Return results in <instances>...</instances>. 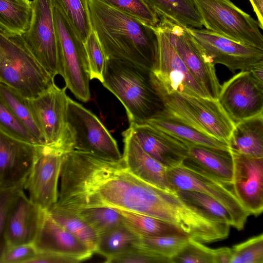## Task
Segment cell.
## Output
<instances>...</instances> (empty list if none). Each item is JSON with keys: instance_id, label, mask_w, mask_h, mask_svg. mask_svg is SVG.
Here are the masks:
<instances>
[{"instance_id": "36", "label": "cell", "mask_w": 263, "mask_h": 263, "mask_svg": "<svg viewBox=\"0 0 263 263\" xmlns=\"http://www.w3.org/2000/svg\"><path fill=\"white\" fill-rule=\"evenodd\" d=\"M87 54L90 80L103 81L107 57L95 32L92 30L84 42Z\"/></svg>"}, {"instance_id": "39", "label": "cell", "mask_w": 263, "mask_h": 263, "mask_svg": "<svg viewBox=\"0 0 263 263\" xmlns=\"http://www.w3.org/2000/svg\"><path fill=\"white\" fill-rule=\"evenodd\" d=\"M171 263H213V249L201 242L189 238L178 252L171 258Z\"/></svg>"}, {"instance_id": "27", "label": "cell", "mask_w": 263, "mask_h": 263, "mask_svg": "<svg viewBox=\"0 0 263 263\" xmlns=\"http://www.w3.org/2000/svg\"><path fill=\"white\" fill-rule=\"evenodd\" d=\"M33 15L32 2L29 0H0V28L22 35L30 26Z\"/></svg>"}, {"instance_id": "20", "label": "cell", "mask_w": 263, "mask_h": 263, "mask_svg": "<svg viewBox=\"0 0 263 263\" xmlns=\"http://www.w3.org/2000/svg\"><path fill=\"white\" fill-rule=\"evenodd\" d=\"M33 243L37 252L61 254L81 262L93 254L84 243L55 221L47 211Z\"/></svg>"}, {"instance_id": "8", "label": "cell", "mask_w": 263, "mask_h": 263, "mask_svg": "<svg viewBox=\"0 0 263 263\" xmlns=\"http://www.w3.org/2000/svg\"><path fill=\"white\" fill-rule=\"evenodd\" d=\"M66 126L71 136L73 151L114 160L122 158L116 141L99 118L69 98Z\"/></svg>"}, {"instance_id": "30", "label": "cell", "mask_w": 263, "mask_h": 263, "mask_svg": "<svg viewBox=\"0 0 263 263\" xmlns=\"http://www.w3.org/2000/svg\"><path fill=\"white\" fill-rule=\"evenodd\" d=\"M47 212L55 221L95 253L99 237L91 227L78 214L53 207Z\"/></svg>"}, {"instance_id": "35", "label": "cell", "mask_w": 263, "mask_h": 263, "mask_svg": "<svg viewBox=\"0 0 263 263\" xmlns=\"http://www.w3.org/2000/svg\"><path fill=\"white\" fill-rule=\"evenodd\" d=\"M147 25L155 27L160 19L145 0H99Z\"/></svg>"}, {"instance_id": "3", "label": "cell", "mask_w": 263, "mask_h": 263, "mask_svg": "<svg viewBox=\"0 0 263 263\" xmlns=\"http://www.w3.org/2000/svg\"><path fill=\"white\" fill-rule=\"evenodd\" d=\"M54 78L34 57L22 35L0 28V83L31 99L53 86Z\"/></svg>"}, {"instance_id": "14", "label": "cell", "mask_w": 263, "mask_h": 263, "mask_svg": "<svg viewBox=\"0 0 263 263\" xmlns=\"http://www.w3.org/2000/svg\"><path fill=\"white\" fill-rule=\"evenodd\" d=\"M153 28L157 38L158 51L157 67L153 72L159 83L168 90L210 98L193 77L166 33L158 24Z\"/></svg>"}, {"instance_id": "41", "label": "cell", "mask_w": 263, "mask_h": 263, "mask_svg": "<svg viewBox=\"0 0 263 263\" xmlns=\"http://www.w3.org/2000/svg\"><path fill=\"white\" fill-rule=\"evenodd\" d=\"M108 263H171L169 258L139 247L111 257Z\"/></svg>"}, {"instance_id": "44", "label": "cell", "mask_w": 263, "mask_h": 263, "mask_svg": "<svg viewBox=\"0 0 263 263\" xmlns=\"http://www.w3.org/2000/svg\"><path fill=\"white\" fill-rule=\"evenodd\" d=\"M232 249L222 247L213 249V263H231Z\"/></svg>"}, {"instance_id": "17", "label": "cell", "mask_w": 263, "mask_h": 263, "mask_svg": "<svg viewBox=\"0 0 263 263\" xmlns=\"http://www.w3.org/2000/svg\"><path fill=\"white\" fill-rule=\"evenodd\" d=\"M142 149L167 169L180 165L189 145L149 124L130 123L128 128Z\"/></svg>"}, {"instance_id": "29", "label": "cell", "mask_w": 263, "mask_h": 263, "mask_svg": "<svg viewBox=\"0 0 263 263\" xmlns=\"http://www.w3.org/2000/svg\"><path fill=\"white\" fill-rule=\"evenodd\" d=\"M140 238L123 223L99 237L95 253L103 256L106 260L134 248Z\"/></svg>"}, {"instance_id": "2", "label": "cell", "mask_w": 263, "mask_h": 263, "mask_svg": "<svg viewBox=\"0 0 263 263\" xmlns=\"http://www.w3.org/2000/svg\"><path fill=\"white\" fill-rule=\"evenodd\" d=\"M152 71L132 62L107 58L103 85L124 106L129 123L143 124L165 111Z\"/></svg>"}, {"instance_id": "33", "label": "cell", "mask_w": 263, "mask_h": 263, "mask_svg": "<svg viewBox=\"0 0 263 263\" xmlns=\"http://www.w3.org/2000/svg\"><path fill=\"white\" fill-rule=\"evenodd\" d=\"M175 192L182 200L200 208L216 220L233 227L234 222L230 213L212 197L191 190H177Z\"/></svg>"}, {"instance_id": "21", "label": "cell", "mask_w": 263, "mask_h": 263, "mask_svg": "<svg viewBox=\"0 0 263 263\" xmlns=\"http://www.w3.org/2000/svg\"><path fill=\"white\" fill-rule=\"evenodd\" d=\"M122 157L129 171L142 181L155 187L173 192L167 180V168L146 154L128 129L122 133Z\"/></svg>"}, {"instance_id": "10", "label": "cell", "mask_w": 263, "mask_h": 263, "mask_svg": "<svg viewBox=\"0 0 263 263\" xmlns=\"http://www.w3.org/2000/svg\"><path fill=\"white\" fill-rule=\"evenodd\" d=\"M66 153L51 145H39L31 170L24 184L29 199L45 211L57 202L58 181Z\"/></svg>"}, {"instance_id": "18", "label": "cell", "mask_w": 263, "mask_h": 263, "mask_svg": "<svg viewBox=\"0 0 263 263\" xmlns=\"http://www.w3.org/2000/svg\"><path fill=\"white\" fill-rule=\"evenodd\" d=\"M38 146L22 141L0 129V186L24 189Z\"/></svg>"}, {"instance_id": "31", "label": "cell", "mask_w": 263, "mask_h": 263, "mask_svg": "<svg viewBox=\"0 0 263 263\" xmlns=\"http://www.w3.org/2000/svg\"><path fill=\"white\" fill-rule=\"evenodd\" d=\"M64 13L83 42L92 31L87 0H51Z\"/></svg>"}, {"instance_id": "19", "label": "cell", "mask_w": 263, "mask_h": 263, "mask_svg": "<svg viewBox=\"0 0 263 263\" xmlns=\"http://www.w3.org/2000/svg\"><path fill=\"white\" fill-rule=\"evenodd\" d=\"M46 211L33 203L22 190L9 212L6 233L7 247L33 243Z\"/></svg>"}, {"instance_id": "38", "label": "cell", "mask_w": 263, "mask_h": 263, "mask_svg": "<svg viewBox=\"0 0 263 263\" xmlns=\"http://www.w3.org/2000/svg\"><path fill=\"white\" fill-rule=\"evenodd\" d=\"M231 263H263V234L234 246Z\"/></svg>"}, {"instance_id": "12", "label": "cell", "mask_w": 263, "mask_h": 263, "mask_svg": "<svg viewBox=\"0 0 263 263\" xmlns=\"http://www.w3.org/2000/svg\"><path fill=\"white\" fill-rule=\"evenodd\" d=\"M187 28L215 65H223L234 72L250 70L263 63L262 49L229 40L206 29Z\"/></svg>"}, {"instance_id": "46", "label": "cell", "mask_w": 263, "mask_h": 263, "mask_svg": "<svg viewBox=\"0 0 263 263\" xmlns=\"http://www.w3.org/2000/svg\"><path fill=\"white\" fill-rule=\"evenodd\" d=\"M249 71L257 80L263 83V63L255 66Z\"/></svg>"}, {"instance_id": "15", "label": "cell", "mask_w": 263, "mask_h": 263, "mask_svg": "<svg viewBox=\"0 0 263 263\" xmlns=\"http://www.w3.org/2000/svg\"><path fill=\"white\" fill-rule=\"evenodd\" d=\"M231 153L235 194L250 215L258 216L263 211V157Z\"/></svg>"}, {"instance_id": "22", "label": "cell", "mask_w": 263, "mask_h": 263, "mask_svg": "<svg viewBox=\"0 0 263 263\" xmlns=\"http://www.w3.org/2000/svg\"><path fill=\"white\" fill-rule=\"evenodd\" d=\"M228 145L232 152L263 157V112L235 124Z\"/></svg>"}, {"instance_id": "23", "label": "cell", "mask_w": 263, "mask_h": 263, "mask_svg": "<svg viewBox=\"0 0 263 263\" xmlns=\"http://www.w3.org/2000/svg\"><path fill=\"white\" fill-rule=\"evenodd\" d=\"M186 159L218 179L232 184L233 163L230 150L192 144Z\"/></svg>"}, {"instance_id": "42", "label": "cell", "mask_w": 263, "mask_h": 263, "mask_svg": "<svg viewBox=\"0 0 263 263\" xmlns=\"http://www.w3.org/2000/svg\"><path fill=\"white\" fill-rule=\"evenodd\" d=\"M37 253L33 243L7 247L0 263H29Z\"/></svg>"}, {"instance_id": "5", "label": "cell", "mask_w": 263, "mask_h": 263, "mask_svg": "<svg viewBox=\"0 0 263 263\" xmlns=\"http://www.w3.org/2000/svg\"><path fill=\"white\" fill-rule=\"evenodd\" d=\"M52 5L61 76L75 97L86 102L90 99V80L84 43L63 11Z\"/></svg>"}, {"instance_id": "34", "label": "cell", "mask_w": 263, "mask_h": 263, "mask_svg": "<svg viewBox=\"0 0 263 263\" xmlns=\"http://www.w3.org/2000/svg\"><path fill=\"white\" fill-rule=\"evenodd\" d=\"M189 238L184 235L140 237L135 247H139L171 258L186 243Z\"/></svg>"}, {"instance_id": "16", "label": "cell", "mask_w": 263, "mask_h": 263, "mask_svg": "<svg viewBox=\"0 0 263 263\" xmlns=\"http://www.w3.org/2000/svg\"><path fill=\"white\" fill-rule=\"evenodd\" d=\"M66 88L54 84L39 96L27 99L46 145L57 144L65 130L69 98Z\"/></svg>"}, {"instance_id": "24", "label": "cell", "mask_w": 263, "mask_h": 263, "mask_svg": "<svg viewBox=\"0 0 263 263\" xmlns=\"http://www.w3.org/2000/svg\"><path fill=\"white\" fill-rule=\"evenodd\" d=\"M147 123L183 141L189 146L197 144L230 150L228 143L200 132L165 110Z\"/></svg>"}, {"instance_id": "45", "label": "cell", "mask_w": 263, "mask_h": 263, "mask_svg": "<svg viewBox=\"0 0 263 263\" xmlns=\"http://www.w3.org/2000/svg\"><path fill=\"white\" fill-rule=\"evenodd\" d=\"M254 12L260 29H263V0H249Z\"/></svg>"}, {"instance_id": "25", "label": "cell", "mask_w": 263, "mask_h": 263, "mask_svg": "<svg viewBox=\"0 0 263 263\" xmlns=\"http://www.w3.org/2000/svg\"><path fill=\"white\" fill-rule=\"evenodd\" d=\"M159 19L165 18L186 27L201 28L203 24L193 0H145Z\"/></svg>"}, {"instance_id": "7", "label": "cell", "mask_w": 263, "mask_h": 263, "mask_svg": "<svg viewBox=\"0 0 263 263\" xmlns=\"http://www.w3.org/2000/svg\"><path fill=\"white\" fill-rule=\"evenodd\" d=\"M167 177L173 192L191 190L212 197L230 213L233 227L238 230L243 229L250 215L238 199L232 184L218 179L186 159L180 165L167 169Z\"/></svg>"}, {"instance_id": "1", "label": "cell", "mask_w": 263, "mask_h": 263, "mask_svg": "<svg viewBox=\"0 0 263 263\" xmlns=\"http://www.w3.org/2000/svg\"><path fill=\"white\" fill-rule=\"evenodd\" d=\"M92 30L107 58L128 61L154 71L158 58L153 27L99 0H87Z\"/></svg>"}, {"instance_id": "32", "label": "cell", "mask_w": 263, "mask_h": 263, "mask_svg": "<svg viewBox=\"0 0 263 263\" xmlns=\"http://www.w3.org/2000/svg\"><path fill=\"white\" fill-rule=\"evenodd\" d=\"M75 213L91 227L98 237L123 223L121 215L111 208H88Z\"/></svg>"}, {"instance_id": "4", "label": "cell", "mask_w": 263, "mask_h": 263, "mask_svg": "<svg viewBox=\"0 0 263 263\" xmlns=\"http://www.w3.org/2000/svg\"><path fill=\"white\" fill-rule=\"evenodd\" d=\"M152 77L166 112L200 132L228 143L235 124L218 100L166 90L153 71Z\"/></svg>"}, {"instance_id": "13", "label": "cell", "mask_w": 263, "mask_h": 263, "mask_svg": "<svg viewBox=\"0 0 263 263\" xmlns=\"http://www.w3.org/2000/svg\"><path fill=\"white\" fill-rule=\"evenodd\" d=\"M217 100L236 124L263 112V83L249 70L240 71L221 85Z\"/></svg>"}, {"instance_id": "43", "label": "cell", "mask_w": 263, "mask_h": 263, "mask_svg": "<svg viewBox=\"0 0 263 263\" xmlns=\"http://www.w3.org/2000/svg\"><path fill=\"white\" fill-rule=\"evenodd\" d=\"M80 260L69 256L52 253L37 252L29 263H78Z\"/></svg>"}, {"instance_id": "9", "label": "cell", "mask_w": 263, "mask_h": 263, "mask_svg": "<svg viewBox=\"0 0 263 263\" xmlns=\"http://www.w3.org/2000/svg\"><path fill=\"white\" fill-rule=\"evenodd\" d=\"M158 25L166 33L193 77L210 98L217 100L221 85L215 64L197 44L187 27L165 18L160 19Z\"/></svg>"}, {"instance_id": "26", "label": "cell", "mask_w": 263, "mask_h": 263, "mask_svg": "<svg viewBox=\"0 0 263 263\" xmlns=\"http://www.w3.org/2000/svg\"><path fill=\"white\" fill-rule=\"evenodd\" d=\"M113 209L121 215L123 223L140 237L185 235L175 226L156 217L130 211Z\"/></svg>"}, {"instance_id": "37", "label": "cell", "mask_w": 263, "mask_h": 263, "mask_svg": "<svg viewBox=\"0 0 263 263\" xmlns=\"http://www.w3.org/2000/svg\"><path fill=\"white\" fill-rule=\"evenodd\" d=\"M0 129L25 142L41 145L0 98Z\"/></svg>"}, {"instance_id": "11", "label": "cell", "mask_w": 263, "mask_h": 263, "mask_svg": "<svg viewBox=\"0 0 263 263\" xmlns=\"http://www.w3.org/2000/svg\"><path fill=\"white\" fill-rule=\"evenodd\" d=\"M32 2L31 24L22 37L34 57L52 77L61 76L51 0Z\"/></svg>"}, {"instance_id": "28", "label": "cell", "mask_w": 263, "mask_h": 263, "mask_svg": "<svg viewBox=\"0 0 263 263\" xmlns=\"http://www.w3.org/2000/svg\"><path fill=\"white\" fill-rule=\"evenodd\" d=\"M0 98L15 117L35 138L41 145L45 140L28 104L25 98L10 87L0 83Z\"/></svg>"}, {"instance_id": "40", "label": "cell", "mask_w": 263, "mask_h": 263, "mask_svg": "<svg viewBox=\"0 0 263 263\" xmlns=\"http://www.w3.org/2000/svg\"><path fill=\"white\" fill-rule=\"evenodd\" d=\"M23 187L0 186V260L7 247L6 226L9 212L15 198Z\"/></svg>"}, {"instance_id": "6", "label": "cell", "mask_w": 263, "mask_h": 263, "mask_svg": "<svg viewBox=\"0 0 263 263\" xmlns=\"http://www.w3.org/2000/svg\"><path fill=\"white\" fill-rule=\"evenodd\" d=\"M193 1L206 29L263 50V36L257 21L230 0Z\"/></svg>"}]
</instances>
